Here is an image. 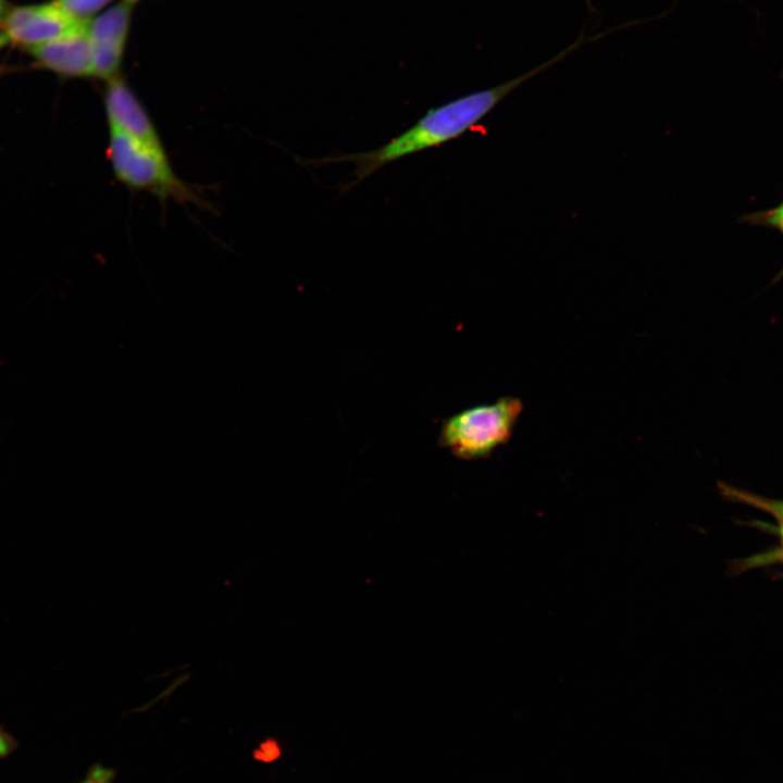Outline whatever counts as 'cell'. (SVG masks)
I'll return each instance as SVG.
<instances>
[{
    "label": "cell",
    "instance_id": "3",
    "mask_svg": "<svg viewBox=\"0 0 783 783\" xmlns=\"http://www.w3.org/2000/svg\"><path fill=\"white\" fill-rule=\"evenodd\" d=\"M522 411L523 402L512 396L463 409L442 422L437 444L460 460L488 458L510 440Z\"/></svg>",
    "mask_w": 783,
    "mask_h": 783
},
{
    "label": "cell",
    "instance_id": "9",
    "mask_svg": "<svg viewBox=\"0 0 783 783\" xmlns=\"http://www.w3.org/2000/svg\"><path fill=\"white\" fill-rule=\"evenodd\" d=\"M112 0H55L53 3L79 21H88L96 12Z\"/></svg>",
    "mask_w": 783,
    "mask_h": 783
},
{
    "label": "cell",
    "instance_id": "7",
    "mask_svg": "<svg viewBox=\"0 0 783 783\" xmlns=\"http://www.w3.org/2000/svg\"><path fill=\"white\" fill-rule=\"evenodd\" d=\"M28 50L44 66L62 75L94 76L92 44L87 24L77 32Z\"/></svg>",
    "mask_w": 783,
    "mask_h": 783
},
{
    "label": "cell",
    "instance_id": "13",
    "mask_svg": "<svg viewBox=\"0 0 783 783\" xmlns=\"http://www.w3.org/2000/svg\"><path fill=\"white\" fill-rule=\"evenodd\" d=\"M7 39H8V38L5 37L4 34H3V35H0V46H2V45L7 41Z\"/></svg>",
    "mask_w": 783,
    "mask_h": 783
},
{
    "label": "cell",
    "instance_id": "10",
    "mask_svg": "<svg viewBox=\"0 0 783 783\" xmlns=\"http://www.w3.org/2000/svg\"><path fill=\"white\" fill-rule=\"evenodd\" d=\"M113 779V770L101 766H94L79 783H112Z\"/></svg>",
    "mask_w": 783,
    "mask_h": 783
},
{
    "label": "cell",
    "instance_id": "5",
    "mask_svg": "<svg viewBox=\"0 0 783 783\" xmlns=\"http://www.w3.org/2000/svg\"><path fill=\"white\" fill-rule=\"evenodd\" d=\"M87 22L74 18L52 2L16 8L8 13L2 27L8 39L30 48L77 32Z\"/></svg>",
    "mask_w": 783,
    "mask_h": 783
},
{
    "label": "cell",
    "instance_id": "12",
    "mask_svg": "<svg viewBox=\"0 0 783 783\" xmlns=\"http://www.w3.org/2000/svg\"><path fill=\"white\" fill-rule=\"evenodd\" d=\"M768 222L773 226L778 227L783 233V203L770 212L768 215Z\"/></svg>",
    "mask_w": 783,
    "mask_h": 783
},
{
    "label": "cell",
    "instance_id": "8",
    "mask_svg": "<svg viewBox=\"0 0 783 783\" xmlns=\"http://www.w3.org/2000/svg\"><path fill=\"white\" fill-rule=\"evenodd\" d=\"M719 490L729 500L749 505L771 514L779 522L778 532L783 547V500L766 498L722 482L719 483Z\"/></svg>",
    "mask_w": 783,
    "mask_h": 783
},
{
    "label": "cell",
    "instance_id": "4",
    "mask_svg": "<svg viewBox=\"0 0 783 783\" xmlns=\"http://www.w3.org/2000/svg\"><path fill=\"white\" fill-rule=\"evenodd\" d=\"M133 1L123 0L87 22L92 44L94 77L110 80L120 76L129 33Z\"/></svg>",
    "mask_w": 783,
    "mask_h": 783
},
{
    "label": "cell",
    "instance_id": "11",
    "mask_svg": "<svg viewBox=\"0 0 783 783\" xmlns=\"http://www.w3.org/2000/svg\"><path fill=\"white\" fill-rule=\"evenodd\" d=\"M17 747V741L0 725V759L10 756Z\"/></svg>",
    "mask_w": 783,
    "mask_h": 783
},
{
    "label": "cell",
    "instance_id": "15",
    "mask_svg": "<svg viewBox=\"0 0 783 783\" xmlns=\"http://www.w3.org/2000/svg\"><path fill=\"white\" fill-rule=\"evenodd\" d=\"M779 557L781 558V560H782V562H783V547H782V550L780 551V556H779Z\"/></svg>",
    "mask_w": 783,
    "mask_h": 783
},
{
    "label": "cell",
    "instance_id": "16",
    "mask_svg": "<svg viewBox=\"0 0 783 783\" xmlns=\"http://www.w3.org/2000/svg\"><path fill=\"white\" fill-rule=\"evenodd\" d=\"M130 1L136 2L137 0H130Z\"/></svg>",
    "mask_w": 783,
    "mask_h": 783
},
{
    "label": "cell",
    "instance_id": "6",
    "mask_svg": "<svg viewBox=\"0 0 783 783\" xmlns=\"http://www.w3.org/2000/svg\"><path fill=\"white\" fill-rule=\"evenodd\" d=\"M103 102L110 130L163 146L146 108L121 75L107 80Z\"/></svg>",
    "mask_w": 783,
    "mask_h": 783
},
{
    "label": "cell",
    "instance_id": "14",
    "mask_svg": "<svg viewBox=\"0 0 783 783\" xmlns=\"http://www.w3.org/2000/svg\"><path fill=\"white\" fill-rule=\"evenodd\" d=\"M2 11H3V1L0 0V14L2 13Z\"/></svg>",
    "mask_w": 783,
    "mask_h": 783
},
{
    "label": "cell",
    "instance_id": "2",
    "mask_svg": "<svg viewBox=\"0 0 783 783\" xmlns=\"http://www.w3.org/2000/svg\"><path fill=\"white\" fill-rule=\"evenodd\" d=\"M107 154L115 178L129 189L160 200L203 204L196 190L176 175L163 146L110 130Z\"/></svg>",
    "mask_w": 783,
    "mask_h": 783
},
{
    "label": "cell",
    "instance_id": "1",
    "mask_svg": "<svg viewBox=\"0 0 783 783\" xmlns=\"http://www.w3.org/2000/svg\"><path fill=\"white\" fill-rule=\"evenodd\" d=\"M585 44H588V38L584 34H580L563 50L527 72L492 88L468 94L431 109L407 130L375 149L306 160L304 162L314 166L341 162L353 163L356 169L352 174L356 179L343 188V191H347L391 162L459 138L477 125L517 88L561 62Z\"/></svg>",
    "mask_w": 783,
    "mask_h": 783
}]
</instances>
